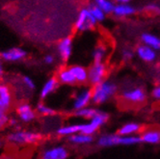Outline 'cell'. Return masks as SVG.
Instances as JSON below:
<instances>
[{
  "mask_svg": "<svg viewBox=\"0 0 160 159\" xmlns=\"http://www.w3.org/2000/svg\"><path fill=\"white\" fill-rule=\"evenodd\" d=\"M42 136L40 132L16 128L7 134L6 141L12 146L25 147L38 144L42 140Z\"/></svg>",
  "mask_w": 160,
  "mask_h": 159,
  "instance_id": "1",
  "label": "cell"
},
{
  "mask_svg": "<svg viewBox=\"0 0 160 159\" xmlns=\"http://www.w3.org/2000/svg\"><path fill=\"white\" fill-rule=\"evenodd\" d=\"M118 85L109 79L101 81L92 88V103L95 105H102L109 101L118 93Z\"/></svg>",
  "mask_w": 160,
  "mask_h": 159,
  "instance_id": "2",
  "label": "cell"
},
{
  "mask_svg": "<svg viewBox=\"0 0 160 159\" xmlns=\"http://www.w3.org/2000/svg\"><path fill=\"white\" fill-rule=\"evenodd\" d=\"M98 145L101 147H110L115 146H134L141 143L138 135L123 136L118 134H102L98 138Z\"/></svg>",
  "mask_w": 160,
  "mask_h": 159,
  "instance_id": "3",
  "label": "cell"
},
{
  "mask_svg": "<svg viewBox=\"0 0 160 159\" xmlns=\"http://www.w3.org/2000/svg\"><path fill=\"white\" fill-rule=\"evenodd\" d=\"M98 22L90 12L88 7H84L79 11L74 21V30L79 33L92 31L97 27Z\"/></svg>",
  "mask_w": 160,
  "mask_h": 159,
  "instance_id": "4",
  "label": "cell"
},
{
  "mask_svg": "<svg viewBox=\"0 0 160 159\" xmlns=\"http://www.w3.org/2000/svg\"><path fill=\"white\" fill-rule=\"evenodd\" d=\"M108 119H109V115L107 113L98 110L97 114L92 119L88 120L87 122L79 123L80 132L90 134V135H95L97 131H98V129L101 127H103L108 122Z\"/></svg>",
  "mask_w": 160,
  "mask_h": 159,
  "instance_id": "5",
  "label": "cell"
},
{
  "mask_svg": "<svg viewBox=\"0 0 160 159\" xmlns=\"http://www.w3.org/2000/svg\"><path fill=\"white\" fill-rule=\"evenodd\" d=\"M122 99L130 105L142 104L147 100V93L144 88L140 86L125 88L121 93Z\"/></svg>",
  "mask_w": 160,
  "mask_h": 159,
  "instance_id": "6",
  "label": "cell"
},
{
  "mask_svg": "<svg viewBox=\"0 0 160 159\" xmlns=\"http://www.w3.org/2000/svg\"><path fill=\"white\" fill-rule=\"evenodd\" d=\"M108 67L105 62H93L88 69V83L95 86L106 79Z\"/></svg>",
  "mask_w": 160,
  "mask_h": 159,
  "instance_id": "7",
  "label": "cell"
},
{
  "mask_svg": "<svg viewBox=\"0 0 160 159\" xmlns=\"http://www.w3.org/2000/svg\"><path fill=\"white\" fill-rule=\"evenodd\" d=\"M57 55L62 63H68L71 60L73 52V40L72 37L68 36L59 41L57 43Z\"/></svg>",
  "mask_w": 160,
  "mask_h": 159,
  "instance_id": "8",
  "label": "cell"
},
{
  "mask_svg": "<svg viewBox=\"0 0 160 159\" xmlns=\"http://www.w3.org/2000/svg\"><path fill=\"white\" fill-rule=\"evenodd\" d=\"M70 156L68 150L63 145H52L45 147L41 152L42 159H67Z\"/></svg>",
  "mask_w": 160,
  "mask_h": 159,
  "instance_id": "9",
  "label": "cell"
},
{
  "mask_svg": "<svg viewBox=\"0 0 160 159\" xmlns=\"http://www.w3.org/2000/svg\"><path fill=\"white\" fill-rule=\"evenodd\" d=\"M17 117L23 123H30L37 118V112L35 107H33L28 102H20L16 108Z\"/></svg>",
  "mask_w": 160,
  "mask_h": 159,
  "instance_id": "10",
  "label": "cell"
},
{
  "mask_svg": "<svg viewBox=\"0 0 160 159\" xmlns=\"http://www.w3.org/2000/svg\"><path fill=\"white\" fill-rule=\"evenodd\" d=\"M27 57V51L21 47H15L0 52V59L5 63H18Z\"/></svg>",
  "mask_w": 160,
  "mask_h": 159,
  "instance_id": "11",
  "label": "cell"
},
{
  "mask_svg": "<svg viewBox=\"0 0 160 159\" xmlns=\"http://www.w3.org/2000/svg\"><path fill=\"white\" fill-rule=\"evenodd\" d=\"M92 103V88H83L76 93L72 99V109L73 111L89 106Z\"/></svg>",
  "mask_w": 160,
  "mask_h": 159,
  "instance_id": "12",
  "label": "cell"
},
{
  "mask_svg": "<svg viewBox=\"0 0 160 159\" xmlns=\"http://www.w3.org/2000/svg\"><path fill=\"white\" fill-rule=\"evenodd\" d=\"M13 104V96L7 84L0 83V110L8 112Z\"/></svg>",
  "mask_w": 160,
  "mask_h": 159,
  "instance_id": "13",
  "label": "cell"
},
{
  "mask_svg": "<svg viewBox=\"0 0 160 159\" xmlns=\"http://www.w3.org/2000/svg\"><path fill=\"white\" fill-rule=\"evenodd\" d=\"M135 54L138 56L139 59H141L142 61L146 63H152L157 58L156 50L145 43H142L137 47Z\"/></svg>",
  "mask_w": 160,
  "mask_h": 159,
  "instance_id": "14",
  "label": "cell"
},
{
  "mask_svg": "<svg viewBox=\"0 0 160 159\" xmlns=\"http://www.w3.org/2000/svg\"><path fill=\"white\" fill-rule=\"evenodd\" d=\"M59 86H60V83L56 76H52L48 78V80L43 83V85L42 86L40 90V98L42 100L47 99L48 97H49L51 95H53L56 92L57 89L59 88Z\"/></svg>",
  "mask_w": 160,
  "mask_h": 159,
  "instance_id": "15",
  "label": "cell"
},
{
  "mask_svg": "<svg viewBox=\"0 0 160 159\" xmlns=\"http://www.w3.org/2000/svg\"><path fill=\"white\" fill-rule=\"evenodd\" d=\"M56 77L58 81L62 85L66 86H73L76 84V80L72 72L71 71L70 67H63L57 72Z\"/></svg>",
  "mask_w": 160,
  "mask_h": 159,
  "instance_id": "16",
  "label": "cell"
},
{
  "mask_svg": "<svg viewBox=\"0 0 160 159\" xmlns=\"http://www.w3.org/2000/svg\"><path fill=\"white\" fill-rule=\"evenodd\" d=\"M137 9L130 5L129 3H118L115 4V7H114L113 10V15L116 17H128L130 16H133L134 14H136Z\"/></svg>",
  "mask_w": 160,
  "mask_h": 159,
  "instance_id": "17",
  "label": "cell"
},
{
  "mask_svg": "<svg viewBox=\"0 0 160 159\" xmlns=\"http://www.w3.org/2000/svg\"><path fill=\"white\" fill-rule=\"evenodd\" d=\"M68 142L74 146H86L94 142V135L86 134L83 132H77L73 135L67 137Z\"/></svg>",
  "mask_w": 160,
  "mask_h": 159,
  "instance_id": "18",
  "label": "cell"
},
{
  "mask_svg": "<svg viewBox=\"0 0 160 159\" xmlns=\"http://www.w3.org/2000/svg\"><path fill=\"white\" fill-rule=\"evenodd\" d=\"M70 69L74 75L76 84L84 85L88 83V69L87 67L80 66V65H72V66H70Z\"/></svg>",
  "mask_w": 160,
  "mask_h": 159,
  "instance_id": "19",
  "label": "cell"
},
{
  "mask_svg": "<svg viewBox=\"0 0 160 159\" xmlns=\"http://www.w3.org/2000/svg\"><path fill=\"white\" fill-rule=\"evenodd\" d=\"M109 54V48L105 43H98L92 53L93 62H105Z\"/></svg>",
  "mask_w": 160,
  "mask_h": 159,
  "instance_id": "20",
  "label": "cell"
},
{
  "mask_svg": "<svg viewBox=\"0 0 160 159\" xmlns=\"http://www.w3.org/2000/svg\"><path fill=\"white\" fill-rule=\"evenodd\" d=\"M77 132H80L79 123H70V124H63L55 130V133L59 137H68V136L73 135Z\"/></svg>",
  "mask_w": 160,
  "mask_h": 159,
  "instance_id": "21",
  "label": "cell"
},
{
  "mask_svg": "<svg viewBox=\"0 0 160 159\" xmlns=\"http://www.w3.org/2000/svg\"><path fill=\"white\" fill-rule=\"evenodd\" d=\"M141 142L145 144H150V145H156L160 143V130H147L144 131L141 135Z\"/></svg>",
  "mask_w": 160,
  "mask_h": 159,
  "instance_id": "22",
  "label": "cell"
},
{
  "mask_svg": "<svg viewBox=\"0 0 160 159\" xmlns=\"http://www.w3.org/2000/svg\"><path fill=\"white\" fill-rule=\"evenodd\" d=\"M36 112L37 115L42 118H52L56 115V110L52 106L48 105V103H45L43 101H40L37 103L36 107Z\"/></svg>",
  "mask_w": 160,
  "mask_h": 159,
  "instance_id": "23",
  "label": "cell"
},
{
  "mask_svg": "<svg viewBox=\"0 0 160 159\" xmlns=\"http://www.w3.org/2000/svg\"><path fill=\"white\" fill-rule=\"evenodd\" d=\"M142 129L141 124L138 122H128L122 126L119 130L118 133L120 135H123V136H128V135H136L137 133H139Z\"/></svg>",
  "mask_w": 160,
  "mask_h": 159,
  "instance_id": "24",
  "label": "cell"
},
{
  "mask_svg": "<svg viewBox=\"0 0 160 159\" xmlns=\"http://www.w3.org/2000/svg\"><path fill=\"white\" fill-rule=\"evenodd\" d=\"M141 41L143 43L151 47L156 51L160 50V38L150 33H144L141 36Z\"/></svg>",
  "mask_w": 160,
  "mask_h": 159,
  "instance_id": "25",
  "label": "cell"
},
{
  "mask_svg": "<svg viewBox=\"0 0 160 159\" xmlns=\"http://www.w3.org/2000/svg\"><path fill=\"white\" fill-rule=\"evenodd\" d=\"M98 112V109H97L95 107H91L89 105V106H86L84 108H81L79 110L74 111V115L77 118H81V119L88 121L90 119H92Z\"/></svg>",
  "mask_w": 160,
  "mask_h": 159,
  "instance_id": "26",
  "label": "cell"
},
{
  "mask_svg": "<svg viewBox=\"0 0 160 159\" xmlns=\"http://www.w3.org/2000/svg\"><path fill=\"white\" fill-rule=\"evenodd\" d=\"M88 9L90 10V12L92 13V15L94 16V17L97 19V21L98 22H102L104 19H105V17H106V14L102 11L98 6H97L94 2L93 3H91V4H89L88 6Z\"/></svg>",
  "mask_w": 160,
  "mask_h": 159,
  "instance_id": "27",
  "label": "cell"
},
{
  "mask_svg": "<svg viewBox=\"0 0 160 159\" xmlns=\"http://www.w3.org/2000/svg\"><path fill=\"white\" fill-rule=\"evenodd\" d=\"M94 3L98 6L106 15L112 14L114 7H115V3L111 0H94Z\"/></svg>",
  "mask_w": 160,
  "mask_h": 159,
  "instance_id": "28",
  "label": "cell"
},
{
  "mask_svg": "<svg viewBox=\"0 0 160 159\" xmlns=\"http://www.w3.org/2000/svg\"><path fill=\"white\" fill-rule=\"evenodd\" d=\"M20 81H21V85L23 86L27 91L29 92H33V91H35L36 89V83L34 81V79L28 75H23L21 76L20 78Z\"/></svg>",
  "mask_w": 160,
  "mask_h": 159,
  "instance_id": "29",
  "label": "cell"
},
{
  "mask_svg": "<svg viewBox=\"0 0 160 159\" xmlns=\"http://www.w3.org/2000/svg\"><path fill=\"white\" fill-rule=\"evenodd\" d=\"M145 10L152 15H160V3H150L145 7Z\"/></svg>",
  "mask_w": 160,
  "mask_h": 159,
  "instance_id": "30",
  "label": "cell"
},
{
  "mask_svg": "<svg viewBox=\"0 0 160 159\" xmlns=\"http://www.w3.org/2000/svg\"><path fill=\"white\" fill-rule=\"evenodd\" d=\"M9 116L7 114V112L0 110V132H1L7 126L9 122Z\"/></svg>",
  "mask_w": 160,
  "mask_h": 159,
  "instance_id": "31",
  "label": "cell"
},
{
  "mask_svg": "<svg viewBox=\"0 0 160 159\" xmlns=\"http://www.w3.org/2000/svg\"><path fill=\"white\" fill-rule=\"evenodd\" d=\"M134 54H135L134 51L131 50L130 48H123V49L122 50V59L123 61L128 62V61H130V60L133 59Z\"/></svg>",
  "mask_w": 160,
  "mask_h": 159,
  "instance_id": "32",
  "label": "cell"
},
{
  "mask_svg": "<svg viewBox=\"0 0 160 159\" xmlns=\"http://www.w3.org/2000/svg\"><path fill=\"white\" fill-rule=\"evenodd\" d=\"M42 62L47 65V66H52L56 62V56L52 53H48L43 56Z\"/></svg>",
  "mask_w": 160,
  "mask_h": 159,
  "instance_id": "33",
  "label": "cell"
},
{
  "mask_svg": "<svg viewBox=\"0 0 160 159\" xmlns=\"http://www.w3.org/2000/svg\"><path fill=\"white\" fill-rule=\"evenodd\" d=\"M20 122V121L18 120V119H16V118H9L8 126H9L10 127H12L13 129L19 128V127H18V122Z\"/></svg>",
  "mask_w": 160,
  "mask_h": 159,
  "instance_id": "34",
  "label": "cell"
},
{
  "mask_svg": "<svg viewBox=\"0 0 160 159\" xmlns=\"http://www.w3.org/2000/svg\"><path fill=\"white\" fill-rule=\"evenodd\" d=\"M152 97L156 100H160V84H158L157 86H155L152 92Z\"/></svg>",
  "mask_w": 160,
  "mask_h": 159,
  "instance_id": "35",
  "label": "cell"
},
{
  "mask_svg": "<svg viewBox=\"0 0 160 159\" xmlns=\"http://www.w3.org/2000/svg\"><path fill=\"white\" fill-rule=\"evenodd\" d=\"M4 74V66H3V61L0 59V77H2Z\"/></svg>",
  "mask_w": 160,
  "mask_h": 159,
  "instance_id": "36",
  "label": "cell"
},
{
  "mask_svg": "<svg viewBox=\"0 0 160 159\" xmlns=\"http://www.w3.org/2000/svg\"><path fill=\"white\" fill-rule=\"evenodd\" d=\"M117 3H130L132 0H115Z\"/></svg>",
  "mask_w": 160,
  "mask_h": 159,
  "instance_id": "37",
  "label": "cell"
},
{
  "mask_svg": "<svg viewBox=\"0 0 160 159\" xmlns=\"http://www.w3.org/2000/svg\"><path fill=\"white\" fill-rule=\"evenodd\" d=\"M2 146H3V143H2V141H1V140H0V150L2 149Z\"/></svg>",
  "mask_w": 160,
  "mask_h": 159,
  "instance_id": "38",
  "label": "cell"
}]
</instances>
